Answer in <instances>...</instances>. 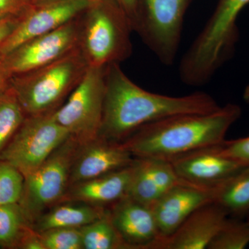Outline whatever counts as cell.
<instances>
[{"label": "cell", "mask_w": 249, "mask_h": 249, "mask_svg": "<svg viewBox=\"0 0 249 249\" xmlns=\"http://www.w3.org/2000/svg\"><path fill=\"white\" fill-rule=\"evenodd\" d=\"M104 105L98 138L121 142L137 129L170 116L208 114L221 107L209 93L196 91L169 96L142 89L129 79L120 64L112 63L105 72Z\"/></svg>", "instance_id": "obj_1"}, {"label": "cell", "mask_w": 249, "mask_h": 249, "mask_svg": "<svg viewBox=\"0 0 249 249\" xmlns=\"http://www.w3.org/2000/svg\"><path fill=\"white\" fill-rule=\"evenodd\" d=\"M242 109L229 103L208 114H180L142 126L121 142L134 158L171 160L222 144Z\"/></svg>", "instance_id": "obj_2"}, {"label": "cell", "mask_w": 249, "mask_h": 249, "mask_svg": "<svg viewBox=\"0 0 249 249\" xmlns=\"http://www.w3.org/2000/svg\"><path fill=\"white\" fill-rule=\"evenodd\" d=\"M132 21L114 0H92L79 16L78 47L89 67L120 64L132 53Z\"/></svg>", "instance_id": "obj_3"}, {"label": "cell", "mask_w": 249, "mask_h": 249, "mask_svg": "<svg viewBox=\"0 0 249 249\" xmlns=\"http://www.w3.org/2000/svg\"><path fill=\"white\" fill-rule=\"evenodd\" d=\"M88 67L78 46L45 66L13 76L11 85L27 116L48 114L66 101Z\"/></svg>", "instance_id": "obj_4"}, {"label": "cell", "mask_w": 249, "mask_h": 249, "mask_svg": "<svg viewBox=\"0 0 249 249\" xmlns=\"http://www.w3.org/2000/svg\"><path fill=\"white\" fill-rule=\"evenodd\" d=\"M249 0H219L206 25L181 58L179 71L196 84L209 83L233 51L237 19Z\"/></svg>", "instance_id": "obj_5"}, {"label": "cell", "mask_w": 249, "mask_h": 249, "mask_svg": "<svg viewBox=\"0 0 249 249\" xmlns=\"http://www.w3.org/2000/svg\"><path fill=\"white\" fill-rule=\"evenodd\" d=\"M79 147L70 137L37 169L24 177L19 204L31 224L47 210L62 202L70 188L71 166Z\"/></svg>", "instance_id": "obj_6"}, {"label": "cell", "mask_w": 249, "mask_h": 249, "mask_svg": "<svg viewBox=\"0 0 249 249\" xmlns=\"http://www.w3.org/2000/svg\"><path fill=\"white\" fill-rule=\"evenodd\" d=\"M192 0H137L133 22L142 42L165 65L175 62Z\"/></svg>", "instance_id": "obj_7"}, {"label": "cell", "mask_w": 249, "mask_h": 249, "mask_svg": "<svg viewBox=\"0 0 249 249\" xmlns=\"http://www.w3.org/2000/svg\"><path fill=\"white\" fill-rule=\"evenodd\" d=\"M106 67H89L84 78L53 112L55 120L80 145L96 140L102 124Z\"/></svg>", "instance_id": "obj_8"}, {"label": "cell", "mask_w": 249, "mask_h": 249, "mask_svg": "<svg viewBox=\"0 0 249 249\" xmlns=\"http://www.w3.org/2000/svg\"><path fill=\"white\" fill-rule=\"evenodd\" d=\"M53 112L27 116L0 153V160L14 165L24 177L37 169L70 137Z\"/></svg>", "instance_id": "obj_9"}, {"label": "cell", "mask_w": 249, "mask_h": 249, "mask_svg": "<svg viewBox=\"0 0 249 249\" xmlns=\"http://www.w3.org/2000/svg\"><path fill=\"white\" fill-rule=\"evenodd\" d=\"M79 16L55 30L24 42L1 57L6 71L11 76L32 71L76 49L79 37Z\"/></svg>", "instance_id": "obj_10"}, {"label": "cell", "mask_w": 249, "mask_h": 249, "mask_svg": "<svg viewBox=\"0 0 249 249\" xmlns=\"http://www.w3.org/2000/svg\"><path fill=\"white\" fill-rule=\"evenodd\" d=\"M92 0H56L33 5L19 18L17 26L0 45V57L19 45L62 27L74 19Z\"/></svg>", "instance_id": "obj_11"}, {"label": "cell", "mask_w": 249, "mask_h": 249, "mask_svg": "<svg viewBox=\"0 0 249 249\" xmlns=\"http://www.w3.org/2000/svg\"><path fill=\"white\" fill-rule=\"evenodd\" d=\"M217 186H199L182 180L156 201L151 208L161 237L173 233L201 206L214 202Z\"/></svg>", "instance_id": "obj_12"}, {"label": "cell", "mask_w": 249, "mask_h": 249, "mask_svg": "<svg viewBox=\"0 0 249 249\" xmlns=\"http://www.w3.org/2000/svg\"><path fill=\"white\" fill-rule=\"evenodd\" d=\"M215 203L201 206L192 213L170 235L160 237L151 249H208L227 218Z\"/></svg>", "instance_id": "obj_13"}, {"label": "cell", "mask_w": 249, "mask_h": 249, "mask_svg": "<svg viewBox=\"0 0 249 249\" xmlns=\"http://www.w3.org/2000/svg\"><path fill=\"white\" fill-rule=\"evenodd\" d=\"M113 224L130 249H151L160 236L151 206L125 196L109 206Z\"/></svg>", "instance_id": "obj_14"}, {"label": "cell", "mask_w": 249, "mask_h": 249, "mask_svg": "<svg viewBox=\"0 0 249 249\" xmlns=\"http://www.w3.org/2000/svg\"><path fill=\"white\" fill-rule=\"evenodd\" d=\"M135 158L121 142L98 138L80 145L72 164L70 187L132 165Z\"/></svg>", "instance_id": "obj_15"}, {"label": "cell", "mask_w": 249, "mask_h": 249, "mask_svg": "<svg viewBox=\"0 0 249 249\" xmlns=\"http://www.w3.org/2000/svg\"><path fill=\"white\" fill-rule=\"evenodd\" d=\"M169 161L181 179L203 186H217L247 166L220 155L213 147L180 156Z\"/></svg>", "instance_id": "obj_16"}, {"label": "cell", "mask_w": 249, "mask_h": 249, "mask_svg": "<svg viewBox=\"0 0 249 249\" xmlns=\"http://www.w3.org/2000/svg\"><path fill=\"white\" fill-rule=\"evenodd\" d=\"M181 181L169 160L135 158L127 196L152 206Z\"/></svg>", "instance_id": "obj_17"}, {"label": "cell", "mask_w": 249, "mask_h": 249, "mask_svg": "<svg viewBox=\"0 0 249 249\" xmlns=\"http://www.w3.org/2000/svg\"><path fill=\"white\" fill-rule=\"evenodd\" d=\"M134 168V161L125 168L75 183L69 188L62 202L111 206L127 196Z\"/></svg>", "instance_id": "obj_18"}, {"label": "cell", "mask_w": 249, "mask_h": 249, "mask_svg": "<svg viewBox=\"0 0 249 249\" xmlns=\"http://www.w3.org/2000/svg\"><path fill=\"white\" fill-rule=\"evenodd\" d=\"M108 211L109 206L62 202L37 217L34 222V229L36 231L42 232L56 228H81L103 217Z\"/></svg>", "instance_id": "obj_19"}, {"label": "cell", "mask_w": 249, "mask_h": 249, "mask_svg": "<svg viewBox=\"0 0 249 249\" xmlns=\"http://www.w3.org/2000/svg\"><path fill=\"white\" fill-rule=\"evenodd\" d=\"M214 203L228 216L244 219L249 215V165L217 186Z\"/></svg>", "instance_id": "obj_20"}, {"label": "cell", "mask_w": 249, "mask_h": 249, "mask_svg": "<svg viewBox=\"0 0 249 249\" xmlns=\"http://www.w3.org/2000/svg\"><path fill=\"white\" fill-rule=\"evenodd\" d=\"M80 229L83 249H130L113 224L109 209L103 217Z\"/></svg>", "instance_id": "obj_21"}, {"label": "cell", "mask_w": 249, "mask_h": 249, "mask_svg": "<svg viewBox=\"0 0 249 249\" xmlns=\"http://www.w3.org/2000/svg\"><path fill=\"white\" fill-rule=\"evenodd\" d=\"M27 117L11 83L0 91V153Z\"/></svg>", "instance_id": "obj_22"}, {"label": "cell", "mask_w": 249, "mask_h": 249, "mask_svg": "<svg viewBox=\"0 0 249 249\" xmlns=\"http://www.w3.org/2000/svg\"><path fill=\"white\" fill-rule=\"evenodd\" d=\"M249 245V220L229 217L208 249H244Z\"/></svg>", "instance_id": "obj_23"}, {"label": "cell", "mask_w": 249, "mask_h": 249, "mask_svg": "<svg viewBox=\"0 0 249 249\" xmlns=\"http://www.w3.org/2000/svg\"><path fill=\"white\" fill-rule=\"evenodd\" d=\"M27 222L19 204L0 206V244L18 243L29 227Z\"/></svg>", "instance_id": "obj_24"}, {"label": "cell", "mask_w": 249, "mask_h": 249, "mask_svg": "<svg viewBox=\"0 0 249 249\" xmlns=\"http://www.w3.org/2000/svg\"><path fill=\"white\" fill-rule=\"evenodd\" d=\"M24 186V176L14 165L0 160V206L19 204Z\"/></svg>", "instance_id": "obj_25"}, {"label": "cell", "mask_w": 249, "mask_h": 249, "mask_svg": "<svg viewBox=\"0 0 249 249\" xmlns=\"http://www.w3.org/2000/svg\"><path fill=\"white\" fill-rule=\"evenodd\" d=\"M38 232L44 249H83L80 228H56Z\"/></svg>", "instance_id": "obj_26"}, {"label": "cell", "mask_w": 249, "mask_h": 249, "mask_svg": "<svg viewBox=\"0 0 249 249\" xmlns=\"http://www.w3.org/2000/svg\"><path fill=\"white\" fill-rule=\"evenodd\" d=\"M213 147L220 155L249 165V135L235 140H225L220 145Z\"/></svg>", "instance_id": "obj_27"}, {"label": "cell", "mask_w": 249, "mask_h": 249, "mask_svg": "<svg viewBox=\"0 0 249 249\" xmlns=\"http://www.w3.org/2000/svg\"><path fill=\"white\" fill-rule=\"evenodd\" d=\"M33 5L32 0H0V20L20 17Z\"/></svg>", "instance_id": "obj_28"}, {"label": "cell", "mask_w": 249, "mask_h": 249, "mask_svg": "<svg viewBox=\"0 0 249 249\" xmlns=\"http://www.w3.org/2000/svg\"><path fill=\"white\" fill-rule=\"evenodd\" d=\"M20 17L6 18L0 20V45L14 31Z\"/></svg>", "instance_id": "obj_29"}, {"label": "cell", "mask_w": 249, "mask_h": 249, "mask_svg": "<svg viewBox=\"0 0 249 249\" xmlns=\"http://www.w3.org/2000/svg\"><path fill=\"white\" fill-rule=\"evenodd\" d=\"M118 3L124 11L128 15L131 21H132V26L134 18H135L136 10H137V0H114ZM134 30V29H133Z\"/></svg>", "instance_id": "obj_30"}, {"label": "cell", "mask_w": 249, "mask_h": 249, "mask_svg": "<svg viewBox=\"0 0 249 249\" xmlns=\"http://www.w3.org/2000/svg\"><path fill=\"white\" fill-rule=\"evenodd\" d=\"M11 75L9 72L6 71L4 64H3L2 59L0 57V91L7 88L11 83Z\"/></svg>", "instance_id": "obj_31"}, {"label": "cell", "mask_w": 249, "mask_h": 249, "mask_svg": "<svg viewBox=\"0 0 249 249\" xmlns=\"http://www.w3.org/2000/svg\"><path fill=\"white\" fill-rule=\"evenodd\" d=\"M56 1V0H32L34 5L43 4V3L49 2V1Z\"/></svg>", "instance_id": "obj_32"}, {"label": "cell", "mask_w": 249, "mask_h": 249, "mask_svg": "<svg viewBox=\"0 0 249 249\" xmlns=\"http://www.w3.org/2000/svg\"><path fill=\"white\" fill-rule=\"evenodd\" d=\"M243 98L246 102L249 103V89H245L243 93Z\"/></svg>", "instance_id": "obj_33"}, {"label": "cell", "mask_w": 249, "mask_h": 249, "mask_svg": "<svg viewBox=\"0 0 249 249\" xmlns=\"http://www.w3.org/2000/svg\"><path fill=\"white\" fill-rule=\"evenodd\" d=\"M245 89H249V83L247 85V86L246 87Z\"/></svg>", "instance_id": "obj_34"}, {"label": "cell", "mask_w": 249, "mask_h": 249, "mask_svg": "<svg viewBox=\"0 0 249 249\" xmlns=\"http://www.w3.org/2000/svg\"><path fill=\"white\" fill-rule=\"evenodd\" d=\"M247 219H248V220H249V215L248 216V217H247Z\"/></svg>", "instance_id": "obj_35"}]
</instances>
